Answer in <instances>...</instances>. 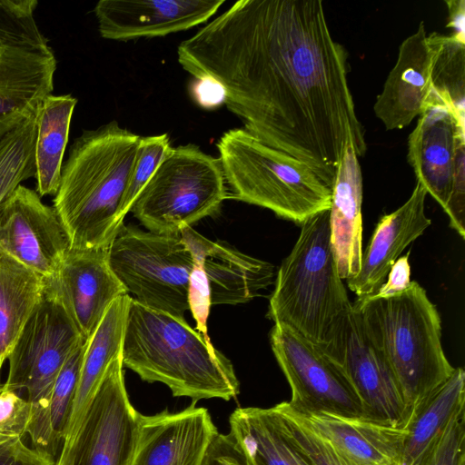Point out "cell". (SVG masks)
Returning a JSON list of instances; mask_svg holds the SVG:
<instances>
[{"label":"cell","instance_id":"e0dca14e","mask_svg":"<svg viewBox=\"0 0 465 465\" xmlns=\"http://www.w3.org/2000/svg\"><path fill=\"white\" fill-rule=\"evenodd\" d=\"M224 0H100L94 6L103 38L127 41L184 31L212 17Z\"/></svg>","mask_w":465,"mask_h":465},{"label":"cell","instance_id":"9c48e42d","mask_svg":"<svg viewBox=\"0 0 465 465\" xmlns=\"http://www.w3.org/2000/svg\"><path fill=\"white\" fill-rule=\"evenodd\" d=\"M110 266L142 305L185 320L193 260L181 234H163L124 224L110 244Z\"/></svg>","mask_w":465,"mask_h":465},{"label":"cell","instance_id":"d590c367","mask_svg":"<svg viewBox=\"0 0 465 465\" xmlns=\"http://www.w3.org/2000/svg\"><path fill=\"white\" fill-rule=\"evenodd\" d=\"M464 411L455 414L416 465H460L465 459Z\"/></svg>","mask_w":465,"mask_h":465},{"label":"cell","instance_id":"d6a6232c","mask_svg":"<svg viewBox=\"0 0 465 465\" xmlns=\"http://www.w3.org/2000/svg\"><path fill=\"white\" fill-rule=\"evenodd\" d=\"M171 149L170 139L166 134L141 137L135 163L119 212L121 222L124 223L137 196Z\"/></svg>","mask_w":465,"mask_h":465},{"label":"cell","instance_id":"f6af8a7d","mask_svg":"<svg viewBox=\"0 0 465 465\" xmlns=\"http://www.w3.org/2000/svg\"><path fill=\"white\" fill-rule=\"evenodd\" d=\"M3 364H4V363L0 361V371H1V369H2Z\"/></svg>","mask_w":465,"mask_h":465},{"label":"cell","instance_id":"e575fe53","mask_svg":"<svg viewBox=\"0 0 465 465\" xmlns=\"http://www.w3.org/2000/svg\"><path fill=\"white\" fill-rule=\"evenodd\" d=\"M87 341H83L63 365L53 388L50 401V419L53 430L63 442V435L74 396L83 356Z\"/></svg>","mask_w":465,"mask_h":465},{"label":"cell","instance_id":"f35d334b","mask_svg":"<svg viewBox=\"0 0 465 465\" xmlns=\"http://www.w3.org/2000/svg\"><path fill=\"white\" fill-rule=\"evenodd\" d=\"M204 465L250 464L230 433H218L209 450Z\"/></svg>","mask_w":465,"mask_h":465},{"label":"cell","instance_id":"7bdbcfd3","mask_svg":"<svg viewBox=\"0 0 465 465\" xmlns=\"http://www.w3.org/2000/svg\"><path fill=\"white\" fill-rule=\"evenodd\" d=\"M54 465H74L73 449L62 446Z\"/></svg>","mask_w":465,"mask_h":465},{"label":"cell","instance_id":"7a4b0ae2","mask_svg":"<svg viewBox=\"0 0 465 465\" xmlns=\"http://www.w3.org/2000/svg\"><path fill=\"white\" fill-rule=\"evenodd\" d=\"M141 136L113 121L84 131L63 163L55 209L73 249H108L124 223L119 212Z\"/></svg>","mask_w":465,"mask_h":465},{"label":"cell","instance_id":"484cf974","mask_svg":"<svg viewBox=\"0 0 465 465\" xmlns=\"http://www.w3.org/2000/svg\"><path fill=\"white\" fill-rule=\"evenodd\" d=\"M77 104L71 94L47 95L36 112L35 180L40 197L55 195L61 179L71 120Z\"/></svg>","mask_w":465,"mask_h":465},{"label":"cell","instance_id":"4dcf8cb0","mask_svg":"<svg viewBox=\"0 0 465 465\" xmlns=\"http://www.w3.org/2000/svg\"><path fill=\"white\" fill-rule=\"evenodd\" d=\"M37 5L36 0H0V47L51 49L34 16Z\"/></svg>","mask_w":465,"mask_h":465},{"label":"cell","instance_id":"5b68a950","mask_svg":"<svg viewBox=\"0 0 465 465\" xmlns=\"http://www.w3.org/2000/svg\"><path fill=\"white\" fill-rule=\"evenodd\" d=\"M329 210L301 224L298 239L275 275L266 314L316 345L325 341L352 306L331 242Z\"/></svg>","mask_w":465,"mask_h":465},{"label":"cell","instance_id":"d4e9b609","mask_svg":"<svg viewBox=\"0 0 465 465\" xmlns=\"http://www.w3.org/2000/svg\"><path fill=\"white\" fill-rule=\"evenodd\" d=\"M229 424L250 465H313L286 435L272 407L238 408Z\"/></svg>","mask_w":465,"mask_h":465},{"label":"cell","instance_id":"ee69618b","mask_svg":"<svg viewBox=\"0 0 465 465\" xmlns=\"http://www.w3.org/2000/svg\"><path fill=\"white\" fill-rule=\"evenodd\" d=\"M460 465H465V459L460 461Z\"/></svg>","mask_w":465,"mask_h":465},{"label":"cell","instance_id":"7402d4cb","mask_svg":"<svg viewBox=\"0 0 465 465\" xmlns=\"http://www.w3.org/2000/svg\"><path fill=\"white\" fill-rule=\"evenodd\" d=\"M293 411L313 431L355 461L362 465H402L406 429L363 418Z\"/></svg>","mask_w":465,"mask_h":465},{"label":"cell","instance_id":"5bb4252c","mask_svg":"<svg viewBox=\"0 0 465 465\" xmlns=\"http://www.w3.org/2000/svg\"><path fill=\"white\" fill-rule=\"evenodd\" d=\"M69 247L55 209L44 203L36 191L20 184L0 203V252L44 280L56 275Z\"/></svg>","mask_w":465,"mask_h":465},{"label":"cell","instance_id":"cb8c5ba5","mask_svg":"<svg viewBox=\"0 0 465 465\" xmlns=\"http://www.w3.org/2000/svg\"><path fill=\"white\" fill-rule=\"evenodd\" d=\"M212 305L250 302L275 279L274 266L199 233Z\"/></svg>","mask_w":465,"mask_h":465},{"label":"cell","instance_id":"8992f818","mask_svg":"<svg viewBox=\"0 0 465 465\" xmlns=\"http://www.w3.org/2000/svg\"><path fill=\"white\" fill-rule=\"evenodd\" d=\"M217 148L232 198L297 224L331 208V189L305 163L243 128L225 132Z\"/></svg>","mask_w":465,"mask_h":465},{"label":"cell","instance_id":"1f68e13d","mask_svg":"<svg viewBox=\"0 0 465 465\" xmlns=\"http://www.w3.org/2000/svg\"><path fill=\"white\" fill-rule=\"evenodd\" d=\"M272 408L286 435L313 465H362L313 431L300 419L288 401Z\"/></svg>","mask_w":465,"mask_h":465},{"label":"cell","instance_id":"83f0119b","mask_svg":"<svg viewBox=\"0 0 465 465\" xmlns=\"http://www.w3.org/2000/svg\"><path fill=\"white\" fill-rule=\"evenodd\" d=\"M465 371L455 368L452 375L416 411L409 421L403 443L402 465H416L447 426L464 411Z\"/></svg>","mask_w":465,"mask_h":465},{"label":"cell","instance_id":"2e32d148","mask_svg":"<svg viewBox=\"0 0 465 465\" xmlns=\"http://www.w3.org/2000/svg\"><path fill=\"white\" fill-rule=\"evenodd\" d=\"M218 433L208 410L194 401L177 412L140 413L129 465H204Z\"/></svg>","mask_w":465,"mask_h":465},{"label":"cell","instance_id":"277c9868","mask_svg":"<svg viewBox=\"0 0 465 465\" xmlns=\"http://www.w3.org/2000/svg\"><path fill=\"white\" fill-rule=\"evenodd\" d=\"M352 304L368 338L398 383L409 423L455 371L442 348L437 307L417 282L393 297H365Z\"/></svg>","mask_w":465,"mask_h":465},{"label":"cell","instance_id":"b9f144b4","mask_svg":"<svg viewBox=\"0 0 465 465\" xmlns=\"http://www.w3.org/2000/svg\"><path fill=\"white\" fill-rule=\"evenodd\" d=\"M448 7L447 27L452 29L450 34L454 38L465 44V1L448 0L445 1Z\"/></svg>","mask_w":465,"mask_h":465},{"label":"cell","instance_id":"52a82bcc","mask_svg":"<svg viewBox=\"0 0 465 465\" xmlns=\"http://www.w3.org/2000/svg\"><path fill=\"white\" fill-rule=\"evenodd\" d=\"M84 341L62 305L45 292L7 357L9 371L4 384L26 394L31 405V445L54 459L61 442L50 419L53 388L68 357Z\"/></svg>","mask_w":465,"mask_h":465},{"label":"cell","instance_id":"3957f363","mask_svg":"<svg viewBox=\"0 0 465 465\" xmlns=\"http://www.w3.org/2000/svg\"><path fill=\"white\" fill-rule=\"evenodd\" d=\"M123 366L147 382H162L174 397L230 401L240 383L231 361L185 320L130 301Z\"/></svg>","mask_w":465,"mask_h":465},{"label":"cell","instance_id":"ba28073f","mask_svg":"<svg viewBox=\"0 0 465 465\" xmlns=\"http://www.w3.org/2000/svg\"><path fill=\"white\" fill-rule=\"evenodd\" d=\"M228 197L219 159L194 144L180 145L172 147L130 212L150 232L180 234L218 213Z\"/></svg>","mask_w":465,"mask_h":465},{"label":"cell","instance_id":"ac0fdd59","mask_svg":"<svg viewBox=\"0 0 465 465\" xmlns=\"http://www.w3.org/2000/svg\"><path fill=\"white\" fill-rule=\"evenodd\" d=\"M435 45L421 21L415 33L405 38L397 61L389 73L373 110L387 131L402 129L425 109L432 92Z\"/></svg>","mask_w":465,"mask_h":465},{"label":"cell","instance_id":"836d02e7","mask_svg":"<svg viewBox=\"0 0 465 465\" xmlns=\"http://www.w3.org/2000/svg\"><path fill=\"white\" fill-rule=\"evenodd\" d=\"M180 234L188 245L193 260L188 285L189 310L196 322L197 331L204 339L210 341L207 321L212 303L209 282L203 264V252L198 240L199 232L190 227Z\"/></svg>","mask_w":465,"mask_h":465},{"label":"cell","instance_id":"8fae6325","mask_svg":"<svg viewBox=\"0 0 465 465\" xmlns=\"http://www.w3.org/2000/svg\"><path fill=\"white\" fill-rule=\"evenodd\" d=\"M270 344L290 385L288 402L294 410L363 418L361 402L349 382L316 344L282 323H274Z\"/></svg>","mask_w":465,"mask_h":465},{"label":"cell","instance_id":"603a6c76","mask_svg":"<svg viewBox=\"0 0 465 465\" xmlns=\"http://www.w3.org/2000/svg\"><path fill=\"white\" fill-rule=\"evenodd\" d=\"M362 174L349 143L338 166L329 210L331 242L342 280L356 276L362 258Z\"/></svg>","mask_w":465,"mask_h":465},{"label":"cell","instance_id":"8d00e7d4","mask_svg":"<svg viewBox=\"0 0 465 465\" xmlns=\"http://www.w3.org/2000/svg\"><path fill=\"white\" fill-rule=\"evenodd\" d=\"M30 422L29 401L6 385H0V432L25 437Z\"/></svg>","mask_w":465,"mask_h":465},{"label":"cell","instance_id":"f546056e","mask_svg":"<svg viewBox=\"0 0 465 465\" xmlns=\"http://www.w3.org/2000/svg\"><path fill=\"white\" fill-rule=\"evenodd\" d=\"M435 54L432 68V91L465 116V44L451 35L432 32Z\"/></svg>","mask_w":465,"mask_h":465},{"label":"cell","instance_id":"6da1fadb","mask_svg":"<svg viewBox=\"0 0 465 465\" xmlns=\"http://www.w3.org/2000/svg\"><path fill=\"white\" fill-rule=\"evenodd\" d=\"M195 79L262 143L305 163L332 189L346 146L367 151L349 86V54L321 0H240L177 49Z\"/></svg>","mask_w":465,"mask_h":465},{"label":"cell","instance_id":"4316f807","mask_svg":"<svg viewBox=\"0 0 465 465\" xmlns=\"http://www.w3.org/2000/svg\"><path fill=\"white\" fill-rule=\"evenodd\" d=\"M44 293L42 276L0 252V361L3 363Z\"/></svg>","mask_w":465,"mask_h":465},{"label":"cell","instance_id":"bcb514c9","mask_svg":"<svg viewBox=\"0 0 465 465\" xmlns=\"http://www.w3.org/2000/svg\"><path fill=\"white\" fill-rule=\"evenodd\" d=\"M1 48V47H0Z\"/></svg>","mask_w":465,"mask_h":465},{"label":"cell","instance_id":"44dd1931","mask_svg":"<svg viewBox=\"0 0 465 465\" xmlns=\"http://www.w3.org/2000/svg\"><path fill=\"white\" fill-rule=\"evenodd\" d=\"M131 299L129 294L115 299L87 340L62 446L73 449L85 414L107 369L122 355Z\"/></svg>","mask_w":465,"mask_h":465},{"label":"cell","instance_id":"f1b7e54d","mask_svg":"<svg viewBox=\"0 0 465 465\" xmlns=\"http://www.w3.org/2000/svg\"><path fill=\"white\" fill-rule=\"evenodd\" d=\"M36 113L0 139V203L35 176Z\"/></svg>","mask_w":465,"mask_h":465},{"label":"cell","instance_id":"ffe728a7","mask_svg":"<svg viewBox=\"0 0 465 465\" xmlns=\"http://www.w3.org/2000/svg\"><path fill=\"white\" fill-rule=\"evenodd\" d=\"M55 70L52 49L0 48V139L37 112Z\"/></svg>","mask_w":465,"mask_h":465},{"label":"cell","instance_id":"60d3db41","mask_svg":"<svg viewBox=\"0 0 465 465\" xmlns=\"http://www.w3.org/2000/svg\"><path fill=\"white\" fill-rule=\"evenodd\" d=\"M193 92L199 104L206 108L217 106L224 102V94L221 85L208 79H196Z\"/></svg>","mask_w":465,"mask_h":465},{"label":"cell","instance_id":"30bf717a","mask_svg":"<svg viewBox=\"0 0 465 465\" xmlns=\"http://www.w3.org/2000/svg\"><path fill=\"white\" fill-rule=\"evenodd\" d=\"M317 346L349 382L363 419L406 429L408 411L398 383L368 338L353 304Z\"/></svg>","mask_w":465,"mask_h":465},{"label":"cell","instance_id":"4fadbf2b","mask_svg":"<svg viewBox=\"0 0 465 465\" xmlns=\"http://www.w3.org/2000/svg\"><path fill=\"white\" fill-rule=\"evenodd\" d=\"M122 355L109 366L73 447L74 465H129L140 413L131 404Z\"/></svg>","mask_w":465,"mask_h":465},{"label":"cell","instance_id":"9a60e30c","mask_svg":"<svg viewBox=\"0 0 465 465\" xmlns=\"http://www.w3.org/2000/svg\"><path fill=\"white\" fill-rule=\"evenodd\" d=\"M107 250L69 248L56 275L44 280L45 292L62 305L84 340L112 302L128 294L110 266Z\"/></svg>","mask_w":465,"mask_h":465},{"label":"cell","instance_id":"7c38bea8","mask_svg":"<svg viewBox=\"0 0 465 465\" xmlns=\"http://www.w3.org/2000/svg\"><path fill=\"white\" fill-rule=\"evenodd\" d=\"M419 116L407 160L417 183L445 211L455 180L465 175V121L433 91Z\"/></svg>","mask_w":465,"mask_h":465},{"label":"cell","instance_id":"ab89813d","mask_svg":"<svg viewBox=\"0 0 465 465\" xmlns=\"http://www.w3.org/2000/svg\"><path fill=\"white\" fill-rule=\"evenodd\" d=\"M410 252L399 257L387 274L386 282H383L377 292L368 296L373 299H386L404 292L411 284V266L409 262Z\"/></svg>","mask_w":465,"mask_h":465},{"label":"cell","instance_id":"d6986e66","mask_svg":"<svg viewBox=\"0 0 465 465\" xmlns=\"http://www.w3.org/2000/svg\"><path fill=\"white\" fill-rule=\"evenodd\" d=\"M425 189L416 183L409 199L378 222L365 252L361 270L346 281L358 299L374 294L402 251L430 225L425 214Z\"/></svg>","mask_w":465,"mask_h":465},{"label":"cell","instance_id":"74e56055","mask_svg":"<svg viewBox=\"0 0 465 465\" xmlns=\"http://www.w3.org/2000/svg\"><path fill=\"white\" fill-rule=\"evenodd\" d=\"M56 459L25 442V436L0 432V465H54Z\"/></svg>","mask_w":465,"mask_h":465}]
</instances>
